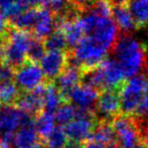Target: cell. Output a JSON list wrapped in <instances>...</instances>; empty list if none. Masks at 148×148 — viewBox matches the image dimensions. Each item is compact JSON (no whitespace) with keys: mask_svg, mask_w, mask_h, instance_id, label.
<instances>
[{"mask_svg":"<svg viewBox=\"0 0 148 148\" xmlns=\"http://www.w3.org/2000/svg\"><path fill=\"white\" fill-rule=\"evenodd\" d=\"M56 28V15L49 7H36L34 23L31 28V33L37 38L45 39Z\"/></svg>","mask_w":148,"mask_h":148,"instance_id":"13","label":"cell"},{"mask_svg":"<svg viewBox=\"0 0 148 148\" xmlns=\"http://www.w3.org/2000/svg\"><path fill=\"white\" fill-rule=\"evenodd\" d=\"M99 70L101 73L103 90L105 89H118L121 90L123 84L127 80L125 78L123 71L114 58H106L99 64Z\"/></svg>","mask_w":148,"mask_h":148,"instance_id":"11","label":"cell"},{"mask_svg":"<svg viewBox=\"0 0 148 148\" xmlns=\"http://www.w3.org/2000/svg\"><path fill=\"white\" fill-rule=\"evenodd\" d=\"M35 14H36V7H30L22 10L17 15L8 19L9 25L15 29L29 31L31 30L33 23H34Z\"/></svg>","mask_w":148,"mask_h":148,"instance_id":"21","label":"cell"},{"mask_svg":"<svg viewBox=\"0 0 148 148\" xmlns=\"http://www.w3.org/2000/svg\"><path fill=\"white\" fill-rule=\"evenodd\" d=\"M82 144L83 142H79V141L69 139L66 144H64V148H82Z\"/></svg>","mask_w":148,"mask_h":148,"instance_id":"32","label":"cell"},{"mask_svg":"<svg viewBox=\"0 0 148 148\" xmlns=\"http://www.w3.org/2000/svg\"><path fill=\"white\" fill-rule=\"evenodd\" d=\"M99 95V91L93 87L80 83L74 87L66 95V101L71 102L78 109L93 111L95 110L96 102Z\"/></svg>","mask_w":148,"mask_h":148,"instance_id":"9","label":"cell"},{"mask_svg":"<svg viewBox=\"0 0 148 148\" xmlns=\"http://www.w3.org/2000/svg\"><path fill=\"white\" fill-rule=\"evenodd\" d=\"M144 116H146V118H143V119H144V120L148 123V113L146 114V115H144Z\"/></svg>","mask_w":148,"mask_h":148,"instance_id":"38","label":"cell"},{"mask_svg":"<svg viewBox=\"0 0 148 148\" xmlns=\"http://www.w3.org/2000/svg\"><path fill=\"white\" fill-rule=\"evenodd\" d=\"M79 21L84 35L93 37L111 51L119 35L118 27L113 18L84 10L80 13Z\"/></svg>","mask_w":148,"mask_h":148,"instance_id":"2","label":"cell"},{"mask_svg":"<svg viewBox=\"0 0 148 148\" xmlns=\"http://www.w3.org/2000/svg\"><path fill=\"white\" fill-rule=\"evenodd\" d=\"M39 139L34 129L33 122L21 125L14 132L12 139V146L14 148H27L37 142Z\"/></svg>","mask_w":148,"mask_h":148,"instance_id":"16","label":"cell"},{"mask_svg":"<svg viewBox=\"0 0 148 148\" xmlns=\"http://www.w3.org/2000/svg\"><path fill=\"white\" fill-rule=\"evenodd\" d=\"M89 139L99 142L104 146L116 143L115 133L111 125V121H98Z\"/></svg>","mask_w":148,"mask_h":148,"instance_id":"18","label":"cell"},{"mask_svg":"<svg viewBox=\"0 0 148 148\" xmlns=\"http://www.w3.org/2000/svg\"><path fill=\"white\" fill-rule=\"evenodd\" d=\"M148 113V79L146 81V85H145L144 92H143L142 98H141L140 104H139L138 108L136 110V116H144Z\"/></svg>","mask_w":148,"mask_h":148,"instance_id":"28","label":"cell"},{"mask_svg":"<svg viewBox=\"0 0 148 148\" xmlns=\"http://www.w3.org/2000/svg\"><path fill=\"white\" fill-rule=\"evenodd\" d=\"M97 123V118L93 111L77 108V117L64 125V130L68 139L84 142L90 138Z\"/></svg>","mask_w":148,"mask_h":148,"instance_id":"6","label":"cell"},{"mask_svg":"<svg viewBox=\"0 0 148 148\" xmlns=\"http://www.w3.org/2000/svg\"><path fill=\"white\" fill-rule=\"evenodd\" d=\"M69 1H70V3L72 4L74 7H76L77 9L82 12L92 0H69Z\"/></svg>","mask_w":148,"mask_h":148,"instance_id":"30","label":"cell"},{"mask_svg":"<svg viewBox=\"0 0 148 148\" xmlns=\"http://www.w3.org/2000/svg\"><path fill=\"white\" fill-rule=\"evenodd\" d=\"M66 101V100L64 99V97L60 92V90L57 88L55 83L47 81L42 111L55 115V112L58 110V108Z\"/></svg>","mask_w":148,"mask_h":148,"instance_id":"17","label":"cell"},{"mask_svg":"<svg viewBox=\"0 0 148 148\" xmlns=\"http://www.w3.org/2000/svg\"><path fill=\"white\" fill-rule=\"evenodd\" d=\"M115 133V141L119 148H135L143 135L136 115L119 114L111 120Z\"/></svg>","mask_w":148,"mask_h":148,"instance_id":"3","label":"cell"},{"mask_svg":"<svg viewBox=\"0 0 148 148\" xmlns=\"http://www.w3.org/2000/svg\"><path fill=\"white\" fill-rule=\"evenodd\" d=\"M81 78H82V70L78 66L66 64L64 71L53 82L66 99L69 92L81 83Z\"/></svg>","mask_w":148,"mask_h":148,"instance_id":"14","label":"cell"},{"mask_svg":"<svg viewBox=\"0 0 148 148\" xmlns=\"http://www.w3.org/2000/svg\"><path fill=\"white\" fill-rule=\"evenodd\" d=\"M111 51L126 79L139 74L146 62V47L131 33L118 35Z\"/></svg>","mask_w":148,"mask_h":148,"instance_id":"1","label":"cell"},{"mask_svg":"<svg viewBox=\"0 0 148 148\" xmlns=\"http://www.w3.org/2000/svg\"><path fill=\"white\" fill-rule=\"evenodd\" d=\"M68 141V136L62 126H55L51 132L42 140L47 148H64Z\"/></svg>","mask_w":148,"mask_h":148,"instance_id":"25","label":"cell"},{"mask_svg":"<svg viewBox=\"0 0 148 148\" xmlns=\"http://www.w3.org/2000/svg\"><path fill=\"white\" fill-rule=\"evenodd\" d=\"M112 5H128L131 0H109Z\"/></svg>","mask_w":148,"mask_h":148,"instance_id":"34","label":"cell"},{"mask_svg":"<svg viewBox=\"0 0 148 148\" xmlns=\"http://www.w3.org/2000/svg\"><path fill=\"white\" fill-rule=\"evenodd\" d=\"M27 148H47V147H45V143L40 140V142H38V141H37V142H35L34 144H32L31 146L27 147Z\"/></svg>","mask_w":148,"mask_h":148,"instance_id":"35","label":"cell"},{"mask_svg":"<svg viewBox=\"0 0 148 148\" xmlns=\"http://www.w3.org/2000/svg\"><path fill=\"white\" fill-rule=\"evenodd\" d=\"M53 0H32V4L34 7H41V6H47L53 2Z\"/></svg>","mask_w":148,"mask_h":148,"instance_id":"33","label":"cell"},{"mask_svg":"<svg viewBox=\"0 0 148 148\" xmlns=\"http://www.w3.org/2000/svg\"><path fill=\"white\" fill-rule=\"evenodd\" d=\"M45 51H47V49H45V42H43L42 39L32 36V39H31L29 47H28V49H27L26 58H27V60H30V62H39V60L43 57Z\"/></svg>","mask_w":148,"mask_h":148,"instance_id":"26","label":"cell"},{"mask_svg":"<svg viewBox=\"0 0 148 148\" xmlns=\"http://www.w3.org/2000/svg\"><path fill=\"white\" fill-rule=\"evenodd\" d=\"M14 82L21 92H27L47 82V80L38 62L26 60L15 70Z\"/></svg>","mask_w":148,"mask_h":148,"instance_id":"8","label":"cell"},{"mask_svg":"<svg viewBox=\"0 0 148 148\" xmlns=\"http://www.w3.org/2000/svg\"><path fill=\"white\" fill-rule=\"evenodd\" d=\"M82 148H105V146L101 143L92 140V139H87L86 141L83 142Z\"/></svg>","mask_w":148,"mask_h":148,"instance_id":"31","label":"cell"},{"mask_svg":"<svg viewBox=\"0 0 148 148\" xmlns=\"http://www.w3.org/2000/svg\"><path fill=\"white\" fill-rule=\"evenodd\" d=\"M147 77L145 75H135L123 84L120 90L121 113L125 115H135L140 104Z\"/></svg>","mask_w":148,"mask_h":148,"instance_id":"4","label":"cell"},{"mask_svg":"<svg viewBox=\"0 0 148 148\" xmlns=\"http://www.w3.org/2000/svg\"><path fill=\"white\" fill-rule=\"evenodd\" d=\"M33 125H34V129L36 131L37 135H38L39 139L42 141L51 132V130L55 128V115L45 111L39 112L38 114L34 116Z\"/></svg>","mask_w":148,"mask_h":148,"instance_id":"19","label":"cell"},{"mask_svg":"<svg viewBox=\"0 0 148 148\" xmlns=\"http://www.w3.org/2000/svg\"><path fill=\"white\" fill-rule=\"evenodd\" d=\"M34 116L21 111L14 105H0V139L12 144L13 134L21 125L31 123Z\"/></svg>","mask_w":148,"mask_h":148,"instance_id":"5","label":"cell"},{"mask_svg":"<svg viewBox=\"0 0 148 148\" xmlns=\"http://www.w3.org/2000/svg\"><path fill=\"white\" fill-rule=\"evenodd\" d=\"M11 1H12V0H0V11H1V10H3L4 8H5Z\"/></svg>","mask_w":148,"mask_h":148,"instance_id":"36","label":"cell"},{"mask_svg":"<svg viewBox=\"0 0 148 148\" xmlns=\"http://www.w3.org/2000/svg\"><path fill=\"white\" fill-rule=\"evenodd\" d=\"M128 8L133 16L137 29L148 24V0H131Z\"/></svg>","mask_w":148,"mask_h":148,"instance_id":"20","label":"cell"},{"mask_svg":"<svg viewBox=\"0 0 148 148\" xmlns=\"http://www.w3.org/2000/svg\"><path fill=\"white\" fill-rule=\"evenodd\" d=\"M14 75H15V69L12 68L7 62L0 60V82L14 80Z\"/></svg>","mask_w":148,"mask_h":148,"instance_id":"27","label":"cell"},{"mask_svg":"<svg viewBox=\"0 0 148 148\" xmlns=\"http://www.w3.org/2000/svg\"><path fill=\"white\" fill-rule=\"evenodd\" d=\"M68 62V51H47L39 60L45 80L53 82L64 71Z\"/></svg>","mask_w":148,"mask_h":148,"instance_id":"12","label":"cell"},{"mask_svg":"<svg viewBox=\"0 0 148 148\" xmlns=\"http://www.w3.org/2000/svg\"><path fill=\"white\" fill-rule=\"evenodd\" d=\"M20 93L14 80L0 82V105H14Z\"/></svg>","mask_w":148,"mask_h":148,"instance_id":"22","label":"cell"},{"mask_svg":"<svg viewBox=\"0 0 148 148\" xmlns=\"http://www.w3.org/2000/svg\"><path fill=\"white\" fill-rule=\"evenodd\" d=\"M77 117V107L71 102L66 101L55 112L56 123L60 126H64Z\"/></svg>","mask_w":148,"mask_h":148,"instance_id":"23","label":"cell"},{"mask_svg":"<svg viewBox=\"0 0 148 148\" xmlns=\"http://www.w3.org/2000/svg\"><path fill=\"white\" fill-rule=\"evenodd\" d=\"M146 40H147V43H148V30L146 31Z\"/></svg>","mask_w":148,"mask_h":148,"instance_id":"39","label":"cell"},{"mask_svg":"<svg viewBox=\"0 0 148 148\" xmlns=\"http://www.w3.org/2000/svg\"><path fill=\"white\" fill-rule=\"evenodd\" d=\"M43 42L47 51H66L68 49L64 34L59 28H55L51 34L43 39Z\"/></svg>","mask_w":148,"mask_h":148,"instance_id":"24","label":"cell"},{"mask_svg":"<svg viewBox=\"0 0 148 148\" xmlns=\"http://www.w3.org/2000/svg\"><path fill=\"white\" fill-rule=\"evenodd\" d=\"M105 148H119V147L117 146V144H116V143H114V144L108 145V146H106Z\"/></svg>","mask_w":148,"mask_h":148,"instance_id":"37","label":"cell"},{"mask_svg":"<svg viewBox=\"0 0 148 148\" xmlns=\"http://www.w3.org/2000/svg\"><path fill=\"white\" fill-rule=\"evenodd\" d=\"M9 29H10L9 20L0 11V41L5 38Z\"/></svg>","mask_w":148,"mask_h":148,"instance_id":"29","label":"cell"},{"mask_svg":"<svg viewBox=\"0 0 148 148\" xmlns=\"http://www.w3.org/2000/svg\"><path fill=\"white\" fill-rule=\"evenodd\" d=\"M94 113L98 121H111L121 114L120 90L105 89L100 91Z\"/></svg>","mask_w":148,"mask_h":148,"instance_id":"7","label":"cell"},{"mask_svg":"<svg viewBox=\"0 0 148 148\" xmlns=\"http://www.w3.org/2000/svg\"><path fill=\"white\" fill-rule=\"evenodd\" d=\"M45 85H47V82L40 84L31 91L21 92L14 106L32 116L38 114L39 112L42 111L43 108Z\"/></svg>","mask_w":148,"mask_h":148,"instance_id":"10","label":"cell"},{"mask_svg":"<svg viewBox=\"0 0 148 148\" xmlns=\"http://www.w3.org/2000/svg\"><path fill=\"white\" fill-rule=\"evenodd\" d=\"M112 18L117 25L118 29L122 33H131L137 29L133 16L128 5H113L112 7Z\"/></svg>","mask_w":148,"mask_h":148,"instance_id":"15","label":"cell"}]
</instances>
